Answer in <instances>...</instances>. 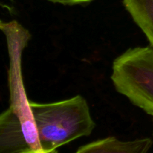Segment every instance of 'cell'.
Returning <instances> with one entry per match:
<instances>
[{"label": "cell", "instance_id": "1", "mask_svg": "<svg viewBox=\"0 0 153 153\" xmlns=\"http://www.w3.org/2000/svg\"><path fill=\"white\" fill-rule=\"evenodd\" d=\"M40 146L45 153L76 139L89 136L96 127L83 97L52 103L30 102Z\"/></svg>", "mask_w": 153, "mask_h": 153}, {"label": "cell", "instance_id": "2", "mask_svg": "<svg viewBox=\"0 0 153 153\" xmlns=\"http://www.w3.org/2000/svg\"><path fill=\"white\" fill-rule=\"evenodd\" d=\"M115 89L153 117V48H131L114 60L111 76Z\"/></svg>", "mask_w": 153, "mask_h": 153}, {"label": "cell", "instance_id": "3", "mask_svg": "<svg viewBox=\"0 0 153 153\" xmlns=\"http://www.w3.org/2000/svg\"><path fill=\"white\" fill-rule=\"evenodd\" d=\"M152 143L149 137L124 141L108 137L85 145L75 153H147Z\"/></svg>", "mask_w": 153, "mask_h": 153}, {"label": "cell", "instance_id": "4", "mask_svg": "<svg viewBox=\"0 0 153 153\" xmlns=\"http://www.w3.org/2000/svg\"><path fill=\"white\" fill-rule=\"evenodd\" d=\"M123 3L153 48V0H123Z\"/></svg>", "mask_w": 153, "mask_h": 153}, {"label": "cell", "instance_id": "5", "mask_svg": "<svg viewBox=\"0 0 153 153\" xmlns=\"http://www.w3.org/2000/svg\"><path fill=\"white\" fill-rule=\"evenodd\" d=\"M50 2L55 4H61L63 5H77V4H85L92 2L94 0H47Z\"/></svg>", "mask_w": 153, "mask_h": 153}, {"label": "cell", "instance_id": "6", "mask_svg": "<svg viewBox=\"0 0 153 153\" xmlns=\"http://www.w3.org/2000/svg\"><path fill=\"white\" fill-rule=\"evenodd\" d=\"M26 153H37V152H34V151H30V152H26ZM49 153H58V152H57V151L55 150V151H53V152H49Z\"/></svg>", "mask_w": 153, "mask_h": 153}, {"label": "cell", "instance_id": "7", "mask_svg": "<svg viewBox=\"0 0 153 153\" xmlns=\"http://www.w3.org/2000/svg\"><path fill=\"white\" fill-rule=\"evenodd\" d=\"M24 153H26V152H24Z\"/></svg>", "mask_w": 153, "mask_h": 153}]
</instances>
